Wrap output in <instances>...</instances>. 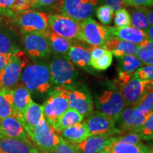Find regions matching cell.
<instances>
[{
  "mask_svg": "<svg viewBox=\"0 0 153 153\" xmlns=\"http://www.w3.org/2000/svg\"><path fill=\"white\" fill-rule=\"evenodd\" d=\"M21 80L30 92L36 94H45L53 89L48 65L43 62L26 66L23 70Z\"/></svg>",
  "mask_w": 153,
  "mask_h": 153,
  "instance_id": "obj_1",
  "label": "cell"
},
{
  "mask_svg": "<svg viewBox=\"0 0 153 153\" xmlns=\"http://www.w3.org/2000/svg\"><path fill=\"white\" fill-rule=\"evenodd\" d=\"M69 86H57L50 91L49 97L44 102V118L52 126L69 108Z\"/></svg>",
  "mask_w": 153,
  "mask_h": 153,
  "instance_id": "obj_2",
  "label": "cell"
},
{
  "mask_svg": "<svg viewBox=\"0 0 153 153\" xmlns=\"http://www.w3.org/2000/svg\"><path fill=\"white\" fill-rule=\"evenodd\" d=\"M24 130L41 153H53L55 148L60 142L62 137L57 135L45 118L37 126Z\"/></svg>",
  "mask_w": 153,
  "mask_h": 153,
  "instance_id": "obj_3",
  "label": "cell"
},
{
  "mask_svg": "<svg viewBox=\"0 0 153 153\" xmlns=\"http://www.w3.org/2000/svg\"><path fill=\"white\" fill-rule=\"evenodd\" d=\"M29 65L28 56L20 51L12 55L11 60L0 71V89H13L19 84L24 69Z\"/></svg>",
  "mask_w": 153,
  "mask_h": 153,
  "instance_id": "obj_4",
  "label": "cell"
},
{
  "mask_svg": "<svg viewBox=\"0 0 153 153\" xmlns=\"http://www.w3.org/2000/svg\"><path fill=\"white\" fill-rule=\"evenodd\" d=\"M51 81L57 86H71L77 76L74 64L65 55L53 57L49 64Z\"/></svg>",
  "mask_w": 153,
  "mask_h": 153,
  "instance_id": "obj_5",
  "label": "cell"
},
{
  "mask_svg": "<svg viewBox=\"0 0 153 153\" xmlns=\"http://www.w3.org/2000/svg\"><path fill=\"white\" fill-rule=\"evenodd\" d=\"M95 106L98 111L102 113L114 120L117 121L126 104L124 100L114 88L106 89L95 99Z\"/></svg>",
  "mask_w": 153,
  "mask_h": 153,
  "instance_id": "obj_6",
  "label": "cell"
},
{
  "mask_svg": "<svg viewBox=\"0 0 153 153\" xmlns=\"http://www.w3.org/2000/svg\"><path fill=\"white\" fill-rule=\"evenodd\" d=\"M109 36L106 26L99 24L91 17L80 22L79 40L87 43L92 48L102 47Z\"/></svg>",
  "mask_w": 153,
  "mask_h": 153,
  "instance_id": "obj_7",
  "label": "cell"
},
{
  "mask_svg": "<svg viewBox=\"0 0 153 153\" xmlns=\"http://www.w3.org/2000/svg\"><path fill=\"white\" fill-rule=\"evenodd\" d=\"M16 15V22L24 33L45 34L49 30L48 16L43 11L29 9Z\"/></svg>",
  "mask_w": 153,
  "mask_h": 153,
  "instance_id": "obj_8",
  "label": "cell"
},
{
  "mask_svg": "<svg viewBox=\"0 0 153 153\" xmlns=\"http://www.w3.org/2000/svg\"><path fill=\"white\" fill-rule=\"evenodd\" d=\"M80 22L63 14L48 15L49 30L70 41L79 40Z\"/></svg>",
  "mask_w": 153,
  "mask_h": 153,
  "instance_id": "obj_9",
  "label": "cell"
},
{
  "mask_svg": "<svg viewBox=\"0 0 153 153\" xmlns=\"http://www.w3.org/2000/svg\"><path fill=\"white\" fill-rule=\"evenodd\" d=\"M152 80L141 81L133 76L117 90L123 97L126 106H135L145 94L152 92Z\"/></svg>",
  "mask_w": 153,
  "mask_h": 153,
  "instance_id": "obj_10",
  "label": "cell"
},
{
  "mask_svg": "<svg viewBox=\"0 0 153 153\" xmlns=\"http://www.w3.org/2000/svg\"><path fill=\"white\" fill-rule=\"evenodd\" d=\"M101 0H62L60 14L79 22L91 17Z\"/></svg>",
  "mask_w": 153,
  "mask_h": 153,
  "instance_id": "obj_11",
  "label": "cell"
},
{
  "mask_svg": "<svg viewBox=\"0 0 153 153\" xmlns=\"http://www.w3.org/2000/svg\"><path fill=\"white\" fill-rule=\"evenodd\" d=\"M24 52L33 60H43L52 53L45 34L24 33Z\"/></svg>",
  "mask_w": 153,
  "mask_h": 153,
  "instance_id": "obj_12",
  "label": "cell"
},
{
  "mask_svg": "<svg viewBox=\"0 0 153 153\" xmlns=\"http://www.w3.org/2000/svg\"><path fill=\"white\" fill-rule=\"evenodd\" d=\"M90 135H116L120 132L116 126V122L111 118L97 111H92L85 120Z\"/></svg>",
  "mask_w": 153,
  "mask_h": 153,
  "instance_id": "obj_13",
  "label": "cell"
},
{
  "mask_svg": "<svg viewBox=\"0 0 153 153\" xmlns=\"http://www.w3.org/2000/svg\"><path fill=\"white\" fill-rule=\"evenodd\" d=\"M142 115L139 114L134 106L124 108L117 120L120 132L125 133H140L145 122L151 115Z\"/></svg>",
  "mask_w": 153,
  "mask_h": 153,
  "instance_id": "obj_14",
  "label": "cell"
},
{
  "mask_svg": "<svg viewBox=\"0 0 153 153\" xmlns=\"http://www.w3.org/2000/svg\"><path fill=\"white\" fill-rule=\"evenodd\" d=\"M116 135H92L79 143H70L76 153H98L117 140Z\"/></svg>",
  "mask_w": 153,
  "mask_h": 153,
  "instance_id": "obj_15",
  "label": "cell"
},
{
  "mask_svg": "<svg viewBox=\"0 0 153 153\" xmlns=\"http://www.w3.org/2000/svg\"><path fill=\"white\" fill-rule=\"evenodd\" d=\"M69 108L79 112L85 117L90 114L94 110V101L88 91L72 89L69 86Z\"/></svg>",
  "mask_w": 153,
  "mask_h": 153,
  "instance_id": "obj_16",
  "label": "cell"
},
{
  "mask_svg": "<svg viewBox=\"0 0 153 153\" xmlns=\"http://www.w3.org/2000/svg\"><path fill=\"white\" fill-rule=\"evenodd\" d=\"M102 47L118 59H120L128 55H136L138 45L110 36Z\"/></svg>",
  "mask_w": 153,
  "mask_h": 153,
  "instance_id": "obj_17",
  "label": "cell"
},
{
  "mask_svg": "<svg viewBox=\"0 0 153 153\" xmlns=\"http://www.w3.org/2000/svg\"><path fill=\"white\" fill-rule=\"evenodd\" d=\"M0 137L29 140L20 120L13 116L0 119Z\"/></svg>",
  "mask_w": 153,
  "mask_h": 153,
  "instance_id": "obj_18",
  "label": "cell"
},
{
  "mask_svg": "<svg viewBox=\"0 0 153 153\" xmlns=\"http://www.w3.org/2000/svg\"><path fill=\"white\" fill-rule=\"evenodd\" d=\"M109 35L119 38L123 41L140 45L148 39L145 31L130 26L124 28H117L116 26H106Z\"/></svg>",
  "mask_w": 153,
  "mask_h": 153,
  "instance_id": "obj_19",
  "label": "cell"
},
{
  "mask_svg": "<svg viewBox=\"0 0 153 153\" xmlns=\"http://www.w3.org/2000/svg\"><path fill=\"white\" fill-rule=\"evenodd\" d=\"M14 117L20 120L32 101L31 95L24 85H17L12 89Z\"/></svg>",
  "mask_w": 153,
  "mask_h": 153,
  "instance_id": "obj_20",
  "label": "cell"
},
{
  "mask_svg": "<svg viewBox=\"0 0 153 153\" xmlns=\"http://www.w3.org/2000/svg\"><path fill=\"white\" fill-rule=\"evenodd\" d=\"M33 148L29 140L0 137V153H31Z\"/></svg>",
  "mask_w": 153,
  "mask_h": 153,
  "instance_id": "obj_21",
  "label": "cell"
},
{
  "mask_svg": "<svg viewBox=\"0 0 153 153\" xmlns=\"http://www.w3.org/2000/svg\"><path fill=\"white\" fill-rule=\"evenodd\" d=\"M69 60L79 68L89 70L91 66V50L87 48L72 45L68 54Z\"/></svg>",
  "mask_w": 153,
  "mask_h": 153,
  "instance_id": "obj_22",
  "label": "cell"
},
{
  "mask_svg": "<svg viewBox=\"0 0 153 153\" xmlns=\"http://www.w3.org/2000/svg\"><path fill=\"white\" fill-rule=\"evenodd\" d=\"M43 118H45L43 115V106L32 101L19 120L24 128L26 129L37 126Z\"/></svg>",
  "mask_w": 153,
  "mask_h": 153,
  "instance_id": "obj_23",
  "label": "cell"
},
{
  "mask_svg": "<svg viewBox=\"0 0 153 153\" xmlns=\"http://www.w3.org/2000/svg\"><path fill=\"white\" fill-rule=\"evenodd\" d=\"M62 137L71 143H79L90 136L87 124L82 121L70 126L61 132Z\"/></svg>",
  "mask_w": 153,
  "mask_h": 153,
  "instance_id": "obj_24",
  "label": "cell"
},
{
  "mask_svg": "<svg viewBox=\"0 0 153 153\" xmlns=\"http://www.w3.org/2000/svg\"><path fill=\"white\" fill-rule=\"evenodd\" d=\"M105 149L108 153H153L152 148L143 143L128 144L114 141Z\"/></svg>",
  "mask_w": 153,
  "mask_h": 153,
  "instance_id": "obj_25",
  "label": "cell"
},
{
  "mask_svg": "<svg viewBox=\"0 0 153 153\" xmlns=\"http://www.w3.org/2000/svg\"><path fill=\"white\" fill-rule=\"evenodd\" d=\"M84 116L72 108H69L52 126L55 132L61 133L63 130L83 121Z\"/></svg>",
  "mask_w": 153,
  "mask_h": 153,
  "instance_id": "obj_26",
  "label": "cell"
},
{
  "mask_svg": "<svg viewBox=\"0 0 153 153\" xmlns=\"http://www.w3.org/2000/svg\"><path fill=\"white\" fill-rule=\"evenodd\" d=\"M45 36H46L50 47L53 52L62 55L68 54L70 46L72 45V41L57 36L50 30L45 33Z\"/></svg>",
  "mask_w": 153,
  "mask_h": 153,
  "instance_id": "obj_27",
  "label": "cell"
},
{
  "mask_svg": "<svg viewBox=\"0 0 153 153\" xmlns=\"http://www.w3.org/2000/svg\"><path fill=\"white\" fill-rule=\"evenodd\" d=\"M14 117L12 89H0V119Z\"/></svg>",
  "mask_w": 153,
  "mask_h": 153,
  "instance_id": "obj_28",
  "label": "cell"
},
{
  "mask_svg": "<svg viewBox=\"0 0 153 153\" xmlns=\"http://www.w3.org/2000/svg\"><path fill=\"white\" fill-rule=\"evenodd\" d=\"M21 50L12 35L7 30L0 28V53L14 54Z\"/></svg>",
  "mask_w": 153,
  "mask_h": 153,
  "instance_id": "obj_29",
  "label": "cell"
},
{
  "mask_svg": "<svg viewBox=\"0 0 153 153\" xmlns=\"http://www.w3.org/2000/svg\"><path fill=\"white\" fill-rule=\"evenodd\" d=\"M145 8L146 7H135V9L131 11V14H130L131 26L144 31L150 26L146 16Z\"/></svg>",
  "mask_w": 153,
  "mask_h": 153,
  "instance_id": "obj_30",
  "label": "cell"
},
{
  "mask_svg": "<svg viewBox=\"0 0 153 153\" xmlns=\"http://www.w3.org/2000/svg\"><path fill=\"white\" fill-rule=\"evenodd\" d=\"M118 60L119 62H118V71L127 72V73H134L137 69L144 65L136 55H128Z\"/></svg>",
  "mask_w": 153,
  "mask_h": 153,
  "instance_id": "obj_31",
  "label": "cell"
},
{
  "mask_svg": "<svg viewBox=\"0 0 153 153\" xmlns=\"http://www.w3.org/2000/svg\"><path fill=\"white\" fill-rule=\"evenodd\" d=\"M135 55L145 65H153V41L148 39L138 45Z\"/></svg>",
  "mask_w": 153,
  "mask_h": 153,
  "instance_id": "obj_32",
  "label": "cell"
},
{
  "mask_svg": "<svg viewBox=\"0 0 153 153\" xmlns=\"http://www.w3.org/2000/svg\"><path fill=\"white\" fill-rule=\"evenodd\" d=\"M139 114L150 115L153 110V91L145 94L136 106H134Z\"/></svg>",
  "mask_w": 153,
  "mask_h": 153,
  "instance_id": "obj_33",
  "label": "cell"
},
{
  "mask_svg": "<svg viewBox=\"0 0 153 153\" xmlns=\"http://www.w3.org/2000/svg\"><path fill=\"white\" fill-rule=\"evenodd\" d=\"M96 15L99 21L104 26L111 24L114 18V11L111 7L106 4H103L96 9Z\"/></svg>",
  "mask_w": 153,
  "mask_h": 153,
  "instance_id": "obj_34",
  "label": "cell"
},
{
  "mask_svg": "<svg viewBox=\"0 0 153 153\" xmlns=\"http://www.w3.org/2000/svg\"><path fill=\"white\" fill-rule=\"evenodd\" d=\"M114 26L117 28H124L131 26V14L125 8H120L115 11L114 14Z\"/></svg>",
  "mask_w": 153,
  "mask_h": 153,
  "instance_id": "obj_35",
  "label": "cell"
},
{
  "mask_svg": "<svg viewBox=\"0 0 153 153\" xmlns=\"http://www.w3.org/2000/svg\"><path fill=\"white\" fill-rule=\"evenodd\" d=\"M113 61L112 53L107 51L104 55L96 60H91V68L99 71L106 70L111 65Z\"/></svg>",
  "mask_w": 153,
  "mask_h": 153,
  "instance_id": "obj_36",
  "label": "cell"
},
{
  "mask_svg": "<svg viewBox=\"0 0 153 153\" xmlns=\"http://www.w3.org/2000/svg\"><path fill=\"white\" fill-rule=\"evenodd\" d=\"M62 0H36L32 4L31 8L40 9H55V11H60L62 7Z\"/></svg>",
  "mask_w": 153,
  "mask_h": 153,
  "instance_id": "obj_37",
  "label": "cell"
},
{
  "mask_svg": "<svg viewBox=\"0 0 153 153\" xmlns=\"http://www.w3.org/2000/svg\"><path fill=\"white\" fill-rule=\"evenodd\" d=\"M133 76L141 81L153 80V65H150L140 67L134 72Z\"/></svg>",
  "mask_w": 153,
  "mask_h": 153,
  "instance_id": "obj_38",
  "label": "cell"
},
{
  "mask_svg": "<svg viewBox=\"0 0 153 153\" xmlns=\"http://www.w3.org/2000/svg\"><path fill=\"white\" fill-rule=\"evenodd\" d=\"M31 7L32 4L30 0H15L10 9L11 15L14 16L29 10Z\"/></svg>",
  "mask_w": 153,
  "mask_h": 153,
  "instance_id": "obj_39",
  "label": "cell"
},
{
  "mask_svg": "<svg viewBox=\"0 0 153 153\" xmlns=\"http://www.w3.org/2000/svg\"><path fill=\"white\" fill-rule=\"evenodd\" d=\"M143 140H150L153 137V114L145 122L142 129L139 133Z\"/></svg>",
  "mask_w": 153,
  "mask_h": 153,
  "instance_id": "obj_40",
  "label": "cell"
},
{
  "mask_svg": "<svg viewBox=\"0 0 153 153\" xmlns=\"http://www.w3.org/2000/svg\"><path fill=\"white\" fill-rule=\"evenodd\" d=\"M142 137L138 133H128L125 135H120L116 140L118 142L133 145L142 143Z\"/></svg>",
  "mask_w": 153,
  "mask_h": 153,
  "instance_id": "obj_41",
  "label": "cell"
},
{
  "mask_svg": "<svg viewBox=\"0 0 153 153\" xmlns=\"http://www.w3.org/2000/svg\"><path fill=\"white\" fill-rule=\"evenodd\" d=\"M53 153H76L70 143L61 137L60 142L56 145Z\"/></svg>",
  "mask_w": 153,
  "mask_h": 153,
  "instance_id": "obj_42",
  "label": "cell"
},
{
  "mask_svg": "<svg viewBox=\"0 0 153 153\" xmlns=\"http://www.w3.org/2000/svg\"><path fill=\"white\" fill-rule=\"evenodd\" d=\"M126 5L133 7H152L153 0H123Z\"/></svg>",
  "mask_w": 153,
  "mask_h": 153,
  "instance_id": "obj_43",
  "label": "cell"
},
{
  "mask_svg": "<svg viewBox=\"0 0 153 153\" xmlns=\"http://www.w3.org/2000/svg\"><path fill=\"white\" fill-rule=\"evenodd\" d=\"M15 0H0V13L10 16V9Z\"/></svg>",
  "mask_w": 153,
  "mask_h": 153,
  "instance_id": "obj_44",
  "label": "cell"
},
{
  "mask_svg": "<svg viewBox=\"0 0 153 153\" xmlns=\"http://www.w3.org/2000/svg\"><path fill=\"white\" fill-rule=\"evenodd\" d=\"M101 1H103L104 4L111 7L114 11L120 8H123L124 6H126L123 0H101Z\"/></svg>",
  "mask_w": 153,
  "mask_h": 153,
  "instance_id": "obj_45",
  "label": "cell"
},
{
  "mask_svg": "<svg viewBox=\"0 0 153 153\" xmlns=\"http://www.w3.org/2000/svg\"><path fill=\"white\" fill-rule=\"evenodd\" d=\"M106 50L103 47H94L91 49V60H96L100 57L106 52Z\"/></svg>",
  "mask_w": 153,
  "mask_h": 153,
  "instance_id": "obj_46",
  "label": "cell"
},
{
  "mask_svg": "<svg viewBox=\"0 0 153 153\" xmlns=\"http://www.w3.org/2000/svg\"><path fill=\"white\" fill-rule=\"evenodd\" d=\"M13 54H3L0 53V71L5 68L6 65L11 60Z\"/></svg>",
  "mask_w": 153,
  "mask_h": 153,
  "instance_id": "obj_47",
  "label": "cell"
},
{
  "mask_svg": "<svg viewBox=\"0 0 153 153\" xmlns=\"http://www.w3.org/2000/svg\"><path fill=\"white\" fill-rule=\"evenodd\" d=\"M145 13H146V16L150 26L153 24V11L152 9L149 8H145Z\"/></svg>",
  "mask_w": 153,
  "mask_h": 153,
  "instance_id": "obj_48",
  "label": "cell"
},
{
  "mask_svg": "<svg viewBox=\"0 0 153 153\" xmlns=\"http://www.w3.org/2000/svg\"><path fill=\"white\" fill-rule=\"evenodd\" d=\"M145 33H146L147 37L148 38L149 40L150 41H153V26H150L148 28V30H145Z\"/></svg>",
  "mask_w": 153,
  "mask_h": 153,
  "instance_id": "obj_49",
  "label": "cell"
},
{
  "mask_svg": "<svg viewBox=\"0 0 153 153\" xmlns=\"http://www.w3.org/2000/svg\"><path fill=\"white\" fill-rule=\"evenodd\" d=\"M31 153H41V152H40L39 151H38V150H37V149H36V148H35L33 149V150H32Z\"/></svg>",
  "mask_w": 153,
  "mask_h": 153,
  "instance_id": "obj_50",
  "label": "cell"
},
{
  "mask_svg": "<svg viewBox=\"0 0 153 153\" xmlns=\"http://www.w3.org/2000/svg\"><path fill=\"white\" fill-rule=\"evenodd\" d=\"M98 153H108V151H107V150H106V149L104 148V150H101V151H100V152H98Z\"/></svg>",
  "mask_w": 153,
  "mask_h": 153,
  "instance_id": "obj_51",
  "label": "cell"
},
{
  "mask_svg": "<svg viewBox=\"0 0 153 153\" xmlns=\"http://www.w3.org/2000/svg\"><path fill=\"white\" fill-rule=\"evenodd\" d=\"M30 1H31V4H33L34 2H35V1H36V0H30Z\"/></svg>",
  "mask_w": 153,
  "mask_h": 153,
  "instance_id": "obj_52",
  "label": "cell"
}]
</instances>
